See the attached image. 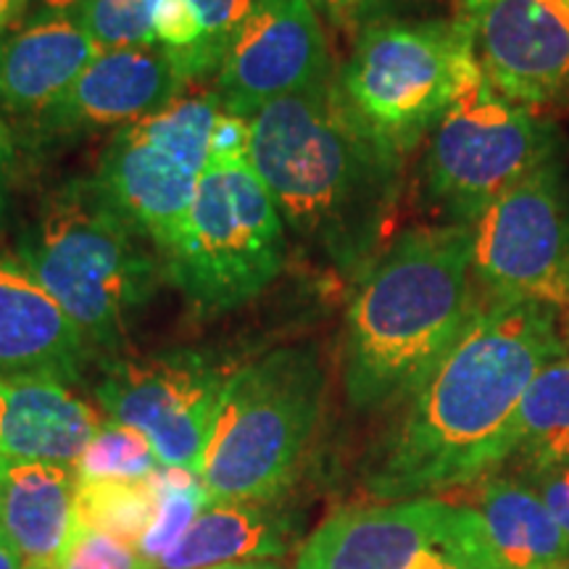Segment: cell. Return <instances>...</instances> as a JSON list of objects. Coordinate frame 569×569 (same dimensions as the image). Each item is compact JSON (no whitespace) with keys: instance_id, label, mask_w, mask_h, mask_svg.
I'll return each instance as SVG.
<instances>
[{"instance_id":"cell-33","label":"cell","mask_w":569,"mask_h":569,"mask_svg":"<svg viewBox=\"0 0 569 569\" xmlns=\"http://www.w3.org/2000/svg\"><path fill=\"white\" fill-rule=\"evenodd\" d=\"M32 0H0V38L6 30H11L17 21L30 11Z\"/></svg>"},{"instance_id":"cell-23","label":"cell","mask_w":569,"mask_h":569,"mask_svg":"<svg viewBox=\"0 0 569 569\" xmlns=\"http://www.w3.org/2000/svg\"><path fill=\"white\" fill-rule=\"evenodd\" d=\"M156 515L151 480L77 482L74 525L98 530L138 549Z\"/></svg>"},{"instance_id":"cell-32","label":"cell","mask_w":569,"mask_h":569,"mask_svg":"<svg viewBox=\"0 0 569 569\" xmlns=\"http://www.w3.org/2000/svg\"><path fill=\"white\" fill-rule=\"evenodd\" d=\"M3 40L0 38V51H3ZM13 161H17V153H13V134L9 127V119L0 111V222L9 213V201H11V184H13Z\"/></svg>"},{"instance_id":"cell-31","label":"cell","mask_w":569,"mask_h":569,"mask_svg":"<svg viewBox=\"0 0 569 569\" xmlns=\"http://www.w3.org/2000/svg\"><path fill=\"white\" fill-rule=\"evenodd\" d=\"M319 17H325L338 30H356L369 24V13L375 9V0H311Z\"/></svg>"},{"instance_id":"cell-10","label":"cell","mask_w":569,"mask_h":569,"mask_svg":"<svg viewBox=\"0 0 569 569\" xmlns=\"http://www.w3.org/2000/svg\"><path fill=\"white\" fill-rule=\"evenodd\" d=\"M230 372L201 348H169L101 361L96 398L113 422L142 432L161 467L201 478Z\"/></svg>"},{"instance_id":"cell-7","label":"cell","mask_w":569,"mask_h":569,"mask_svg":"<svg viewBox=\"0 0 569 569\" xmlns=\"http://www.w3.org/2000/svg\"><path fill=\"white\" fill-rule=\"evenodd\" d=\"M284 224L251 163L209 167L174 243L161 253L163 282L198 315L251 303L284 267Z\"/></svg>"},{"instance_id":"cell-4","label":"cell","mask_w":569,"mask_h":569,"mask_svg":"<svg viewBox=\"0 0 569 569\" xmlns=\"http://www.w3.org/2000/svg\"><path fill=\"white\" fill-rule=\"evenodd\" d=\"M17 256L96 351L122 346L163 282L159 251L127 222L96 177H71L42 198Z\"/></svg>"},{"instance_id":"cell-29","label":"cell","mask_w":569,"mask_h":569,"mask_svg":"<svg viewBox=\"0 0 569 569\" xmlns=\"http://www.w3.org/2000/svg\"><path fill=\"white\" fill-rule=\"evenodd\" d=\"M234 163H251V124L246 117L222 109L211 132L209 167H234Z\"/></svg>"},{"instance_id":"cell-5","label":"cell","mask_w":569,"mask_h":569,"mask_svg":"<svg viewBox=\"0 0 569 569\" xmlns=\"http://www.w3.org/2000/svg\"><path fill=\"white\" fill-rule=\"evenodd\" d=\"M327 375L317 346H280L230 372L206 448L211 503L280 501L322 419Z\"/></svg>"},{"instance_id":"cell-22","label":"cell","mask_w":569,"mask_h":569,"mask_svg":"<svg viewBox=\"0 0 569 569\" xmlns=\"http://www.w3.org/2000/svg\"><path fill=\"white\" fill-rule=\"evenodd\" d=\"M532 475L569 461V356L540 369L522 398L517 448Z\"/></svg>"},{"instance_id":"cell-36","label":"cell","mask_w":569,"mask_h":569,"mask_svg":"<svg viewBox=\"0 0 569 569\" xmlns=\"http://www.w3.org/2000/svg\"><path fill=\"white\" fill-rule=\"evenodd\" d=\"M211 569H282L280 565H274V561H234V565H222V567H211Z\"/></svg>"},{"instance_id":"cell-21","label":"cell","mask_w":569,"mask_h":569,"mask_svg":"<svg viewBox=\"0 0 569 569\" xmlns=\"http://www.w3.org/2000/svg\"><path fill=\"white\" fill-rule=\"evenodd\" d=\"M486 569H569V536L525 482L490 478L475 493Z\"/></svg>"},{"instance_id":"cell-2","label":"cell","mask_w":569,"mask_h":569,"mask_svg":"<svg viewBox=\"0 0 569 569\" xmlns=\"http://www.w3.org/2000/svg\"><path fill=\"white\" fill-rule=\"evenodd\" d=\"M248 124L251 167L284 232L327 267L359 277L393 219L403 156L361 132L332 84L269 103Z\"/></svg>"},{"instance_id":"cell-3","label":"cell","mask_w":569,"mask_h":569,"mask_svg":"<svg viewBox=\"0 0 569 569\" xmlns=\"http://www.w3.org/2000/svg\"><path fill=\"white\" fill-rule=\"evenodd\" d=\"M472 256V224L415 227L356 277L340 353L348 407L403 403L451 351L480 309Z\"/></svg>"},{"instance_id":"cell-25","label":"cell","mask_w":569,"mask_h":569,"mask_svg":"<svg viewBox=\"0 0 569 569\" xmlns=\"http://www.w3.org/2000/svg\"><path fill=\"white\" fill-rule=\"evenodd\" d=\"M161 467L142 432L119 422H101L74 465L77 480H148Z\"/></svg>"},{"instance_id":"cell-16","label":"cell","mask_w":569,"mask_h":569,"mask_svg":"<svg viewBox=\"0 0 569 569\" xmlns=\"http://www.w3.org/2000/svg\"><path fill=\"white\" fill-rule=\"evenodd\" d=\"M92 351L84 332L17 251L0 248V377H42L74 386Z\"/></svg>"},{"instance_id":"cell-34","label":"cell","mask_w":569,"mask_h":569,"mask_svg":"<svg viewBox=\"0 0 569 569\" xmlns=\"http://www.w3.org/2000/svg\"><path fill=\"white\" fill-rule=\"evenodd\" d=\"M34 13H80L88 0H32Z\"/></svg>"},{"instance_id":"cell-19","label":"cell","mask_w":569,"mask_h":569,"mask_svg":"<svg viewBox=\"0 0 569 569\" xmlns=\"http://www.w3.org/2000/svg\"><path fill=\"white\" fill-rule=\"evenodd\" d=\"M74 467L0 459V536L30 569H53L74 528Z\"/></svg>"},{"instance_id":"cell-26","label":"cell","mask_w":569,"mask_h":569,"mask_svg":"<svg viewBox=\"0 0 569 569\" xmlns=\"http://www.w3.org/2000/svg\"><path fill=\"white\" fill-rule=\"evenodd\" d=\"M161 0H88L80 17L101 51L156 46L153 21Z\"/></svg>"},{"instance_id":"cell-6","label":"cell","mask_w":569,"mask_h":569,"mask_svg":"<svg viewBox=\"0 0 569 569\" xmlns=\"http://www.w3.org/2000/svg\"><path fill=\"white\" fill-rule=\"evenodd\" d=\"M478 69L465 19H372L356 32L332 88L361 132L407 156L432 134Z\"/></svg>"},{"instance_id":"cell-1","label":"cell","mask_w":569,"mask_h":569,"mask_svg":"<svg viewBox=\"0 0 569 569\" xmlns=\"http://www.w3.org/2000/svg\"><path fill=\"white\" fill-rule=\"evenodd\" d=\"M561 356L567 343L553 306L480 298L457 343L377 443L365 488L382 501H407L486 478L515 453L522 398Z\"/></svg>"},{"instance_id":"cell-20","label":"cell","mask_w":569,"mask_h":569,"mask_svg":"<svg viewBox=\"0 0 569 569\" xmlns=\"http://www.w3.org/2000/svg\"><path fill=\"white\" fill-rule=\"evenodd\" d=\"M301 528V515L277 501L209 503L180 543L159 559V569H211L284 557Z\"/></svg>"},{"instance_id":"cell-35","label":"cell","mask_w":569,"mask_h":569,"mask_svg":"<svg viewBox=\"0 0 569 569\" xmlns=\"http://www.w3.org/2000/svg\"><path fill=\"white\" fill-rule=\"evenodd\" d=\"M0 569H30L3 536H0Z\"/></svg>"},{"instance_id":"cell-30","label":"cell","mask_w":569,"mask_h":569,"mask_svg":"<svg viewBox=\"0 0 569 569\" xmlns=\"http://www.w3.org/2000/svg\"><path fill=\"white\" fill-rule=\"evenodd\" d=\"M538 482V496L549 515L557 519V525L569 536V461L565 465L546 469V472L532 475Z\"/></svg>"},{"instance_id":"cell-37","label":"cell","mask_w":569,"mask_h":569,"mask_svg":"<svg viewBox=\"0 0 569 569\" xmlns=\"http://www.w3.org/2000/svg\"><path fill=\"white\" fill-rule=\"evenodd\" d=\"M567 311H569V309H567Z\"/></svg>"},{"instance_id":"cell-28","label":"cell","mask_w":569,"mask_h":569,"mask_svg":"<svg viewBox=\"0 0 569 569\" xmlns=\"http://www.w3.org/2000/svg\"><path fill=\"white\" fill-rule=\"evenodd\" d=\"M53 569H159L140 549L98 530L71 528L69 543Z\"/></svg>"},{"instance_id":"cell-14","label":"cell","mask_w":569,"mask_h":569,"mask_svg":"<svg viewBox=\"0 0 569 569\" xmlns=\"http://www.w3.org/2000/svg\"><path fill=\"white\" fill-rule=\"evenodd\" d=\"M188 80L159 46L111 48L92 59L67 96L30 127L32 140L56 146L101 130H122L182 96Z\"/></svg>"},{"instance_id":"cell-12","label":"cell","mask_w":569,"mask_h":569,"mask_svg":"<svg viewBox=\"0 0 569 569\" xmlns=\"http://www.w3.org/2000/svg\"><path fill=\"white\" fill-rule=\"evenodd\" d=\"M336 71L311 0H259L213 74V92L224 111L248 119L282 98L327 88Z\"/></svg>"},{"instance_id":"cell-8","label":"cell","mask_w":569,"mask_h":569,"mask_svg":"<svg viewBox=\"0 0 569 569\" xmlns=\"http://www.w3.org/2000/svg\"><path fill=\"white\" fill-rule=\"evenodd\" d=\"M559 148L557 127L503 98L480 67L430 134L425 193L457 224H475L511 184L557 159Z\"/></svg>"},{"instance_id":"cell-15","label":"cell","mask_w":569,"mask_h":569,"mask_svg":"<svg viewBox=\"0 0 569 569\" xmlns=\"http://www.w3.org/2000/svg\"><path fill=\"white\" fill-rule=\"evenodd\" d=\"M457 511L432 496L343 509L311 532L296 569H415L451 532Z\"/></svg>"},{"instance_id":"cell-9","label":"cell","mask_w":569,"mask_h":569,"mask_svg":"<svg viewBox=\"0 0 569 569\" xmlns=\"http://www.w3.org/2000/svg\"><path fill=\"white\" fill-rule=\"evenodd\" d=\"M217 92L180 96L106 142L96 182L159 256L174 243L209 169Z\"/></svg>"},{"instance_id":"cell-18","label":"cell","mask_w":569,"mask_h":569,"mask_svg":"<svg viewBox=\"0 0 569 569\" xmlns=\"http://www.w3.org/2000/svg\"><path fill=\"white\" fill-rule=\"evenodd\" d=\"M101 427L69 386L42 377H0V459L74 467Z\"/></svg>"},{"instance_id":"cell-24","label":"cell","mask_w":569,"mask_h":569,"mask_svg":"<svg viewBox=\"0 0 569 569\" xmlns=\"http://www.w3.org/2000/svg\"><path fill=\"white\" fill-rule=\"evenodd\" d=\"M156 493V515L151 528L140 540V553L159 567V559L180 543L184 532L193 528L211 498L198 475L177 467H159L151 475Z\"/></svg>"},{"instance_id":"cell-17","label":"cell","mask_w":569,"mask_h":569,"mask_svg":"<svg viewBox=\"0 0 569 569\" xmlns=\"http://www.w3.org/2000/svg\"><path fill=\"white\" fill-rule=\"evenodd\" d=\"M101 53L80 13H32L0 51V111L21 127L38 122Z\"/></svg>"},{"instance_id":"cell-27","label":"cell","mask_w":569,"mask_h":569,"mask_svg":"<svg viewBox=\"0 0 569 569\" xmlns=\"http://www.w3.org/2000/svg\"><path fill=\"white\" fill-rule=\"evenodd\" d=\"M259 0H188L193 9L198 27H201V51L196 61V80L198 77L217 74L222 67L232 40L243 30V24L251 17Z\"/></svg>"},{"instance_id":"cell-13","label":"cell","mask_w":569,"mask_h":569,"mask_svg":"<svg viewBox=\"0 0 569 569\" xmlns=\"http://www.w3.org/2000/svg\"><path fill=\"white\" fill-rule=\"evenodd\" d=\"M488 82L525 109L569 103V0H461Z\"/></svg>"},{"instance_id":"cell-11","label":"cell","mask_w":569,"mask_h":569,"mask_svg":"<svg viewBox=\"0 0 569 569\" xmlns=\"http://www.w3.org/2000/svg\"><path fill=\"white\" fill-rule=\"evenodd\" d=\"M472 227L486 301L569 309V182L559 159L511 184Z\"/></svg>"}]
</instances>
